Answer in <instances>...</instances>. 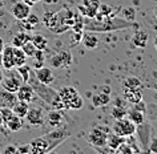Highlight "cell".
<instances>
[{
    "instance_id": "41",
    "label": "cell",
    "mask_w": 157,
    "mask_h": 154,
    "mask_svg": "<svg viewBox=\"0 0 157 154\" xmlns=\"http://www.w3.org/2000/svg\"><path fill=\"white\" fill-rule=\"evenodd\" d=\"M23 2H24V3H27V4H28V6H31V7H32L33 4H36L37 2H40V0H23Z\"/></svg>"
},
{
    "instance_id": "42",
    "label": "cell",
    "mask_w": 157,
    "mask_h": 154,
    "mask_svg": "<svg viewBox=\"0 0 157 154\" xmlns=\"http://www.w3.org/2000/svg\"><path fill=\"white\" fill-rule=\"evenodd\" d=\"M4 40H3V37H0V53H2V51H3V48H4Z\"/></svg>"
},
{
    "instance_id": "23",
    "label": "cell",
    "mask_w": 157,
    "mask_h": 154,
    "mask_svg": "<svg viewBox=\"0 0 157 154\" xmlns=\"http://www.w3.org/2000/svg\"><path fill=\"white\" fill-rule=\"evenodd\" d=\"M11 109H12V113L15 114V116H17V117H20V118H24L27 112H28V109H29V105H28V102L19 101L17 100Z\"/></svg>"
},
{
    "instance_id": "26",
    "label": "cell",
    "mask_w": 157,
    "mask_h": 154,
    "mask_svg": "<svg viewBox=\"0 0 157 154\" xmlns=\"http://www.w3.org/2000/svg\"><path fill=\"white\" fill-rule=\"evenodd\" d=\"M28 40H31V36L27 32H19L13 36L12 39V47H17V48H21L23 45L25 44Z\"/></svg>"
},
{
    "instance_id": "33",
    "label": "cell",
    "mask_w": 157,
    "mask_h": 154,
    "mask_svg": "<svg viewBox=\"0 0 157 154\" xmlns=\"http://www.w3.org/2000/svg\"><path fill=\"white\" fill-rule=\"evenodd\" d=\"M21 49H23V52L25 53L27 57H33V54L36 53V51H37V48L33 45V43L31 41V40L27 41L25 44L21 47Z\"/></svg>"
},
{
    "instance_id": "40",
    "label": "cell",
    "mask_w": 157,
    "mask_h": 154,
    "mask_svg": "<svg viewBox=\"0 0 157 154\" xmlns=\"http://www.w3.org/2000/svg\"><path fill=\"white\" fill-rule=\"evenodd\" d=\"M43 2H44L47 6H55V4H57L59 0H43Z\"/></svg>"
},
{
    "instance_id": "13",
    "label": "cell",
    "mask_w": 157,
    "mask_h": 154,
    "mask_svg": "<svg viewBox=\"0 0 157 154\" xmlns=\"http://www.w3.org/2000/svg\"><path fill=\"white\" fill-rule=\"evenodd\" d=\"M0 57H2V66L7 69H13L15 68V61H13V47L12 45H4L2 53H0Z\"/></svg>"
},
{
    "instance_id": "31",
    "label": "cell",
    "mask_w": 157,
    "mask_h": 154,
    "mask_svg": "<svg viewBox=\"0 0 157 154\" xmlns=\"http://www.w3.org/2000/svg\"><path fill=\"white\" fill-rule=\"evenodd\" d=\"M124 88H143V84L137 77H128L123 82Z\"/></svg>"
},
{
    "instance_id": "43",
    "label": "cell",
    "mask_w": 157,
    "mask_h": 154,
    "mask_svg": "<svg viewBox=\"0 0 157 154\" xmlns=\"http://www.w3.org/2000/svg\"><path fill=\"white\" fill-rule=\"evenodd\" d=\"M3 77H4V74H3V70L0 69V82H2V80H3Z\"/></svg>"
},
{
    "instance_id": "5",
    "label": "cell",
    "mask_w": 157,
    "mask_h": 154,
    "mask_svg": "<svg viewBox=\"0 0 157 154\" xmlns=\"http://www.w3.org/2000/svg\"><path fill=\"white\" fill-rule=\"evenodd\" d=\"M69 134H71L69 130H67L65 128H60V126H59L56 130H53V132L47 133L44 137L47 138V141H48V144H49V152H52L61 142H64L65 138L69 137Z\"/></svg>"
},
{
    "instance_id": "12",
    "label": "cell",
    "mask_w": 157,
    "mask_h": 154,
    "mask_svg": "<svg viewBox=\"0 0 157 154\" xmlns=\"http://www.w3.org/2000/svg\"><path fill=\"white\" fill-rule=\"evenodd\" d=\"M35 77L37 78L41 84H45V85H51L52 82L55 81V76H53V72L52 69L48 68V66H44L43 65L41 68H37L35 69Z\"/></svg>"
},
{
    "instance_id": "2",
    "label": "cell",
    "mask_w": 157,
    "mask_h": 154,
    "mask_svg": "<svg viewBox=\"0 0 157 154\" xmlns=\"http://www.w3.org/2000/svg\"><path fill=\"white\" fill-rule=\"evenodd\" d=\"M111 129L107 126H96L88 134V142L96 149H103L107 146V137Z\"/></svg>"
},
{
    "instance_id": "35",
    "label": "cell",
    "mask_w": 157,
    "mask_h": 154,
    "mask_svg": "<svg viewBox=\"0 0 157 154\" xmlns=\"http://www.w3.org/2000/svg\"><path fill=\"white\" fill-rule=\"evenodd\" d=\"M0 113H2V118H3V124H6V121L12 116V109L11 108H0Z\"/></svg>"
},
{
    "instance_id": "39",
    "label": "cell",
    "mask_w": 157,
    "mask_h": 154,
    "mask_svg": "<svg viewBox=\"0 0 157 154\" xmlns=\"http://www.w3.org/2000/svg\"><path fill=\"white\" fill-rule=\"evenodd\" d=\"M100 90H101V92H103V93H111V86H109V85H103V86H100Z\"/></svg>"
},
{
    "instance_id": "10",
    "label": "cell",
    "mask_w": 157,
    "mask_h": 154,
    "mask_svg": "<svg viewBox=\"0 0 157 154\" xmlns=\"http://www.w3.org/2000/svg\"><path fill=\"white\" fill-rule=\"evenodd\" d=\"M29 153L32 154H44V153H49V144L47 141V138L43 136V137H39V138H35L29 142Z\"/></svg>"
},
{
    "instance_id": "9",
    "label": "cell",
    "mask_w": 157,
    "mask_h": 154,
    "mask_svg": "<svg viewBox=\"0 0 157 154\" xmlns=\"http://www.w3.org/2000/svg\"><path fill=\"white\" fill-rule=\"evenodd\" d=\"M71 62H72V54L69 51H61L51 58V65L57 69L67 68L71 65Z\"/></svg>"
},
{
    "instance_id": "29",
    "label": "cell",
    "mask_w": 157,
    "mask_h": 154,
    "mask_svg": "<svg viewBox=\"0 0 157 154\" xmlns=\"http://www.w3.org/2000/svg\"><path fill=\"white\" fill-rule=\"evenodd\" d=\"M16 70H17V73L20 74V77H21L23 82H28L29 76H31V72H32V69H31L27 64H24V65L16 66Z\"/></svg>"
},
{
    "instance_id": "20",
    "label": "cell",
    "mask_w": 157,
    "mask_h": 154,
    "mask_svg": "<svg viewBox=\"0 0 157 154\" xmlns=\"http://www.w3.org/2000/svg\"><path fill=\"white\" fill-rule=\"evenodd\" d=\"M81 43L87 49H96L97 45H99V37L96 36L93 32L85 33L81 37Z\"/></svg>"
},
{
    "instance_id": "3",
    "label": "cell",
    "mask_w": 157,
    "mask_h": 154,
    "mask_svg": "<svg viewBox=\"0 0 157 154\" xmlns=\"http://www.w3.org/2000/svg\"><path fill=\"white\" fill-rule=\"evenodd\" d=\"M7 76L3 77L2 82H0V85H2V88H4L6 90H8V92H12V93H16L17 89L20 88V85L23 84V80L20 77V74L17 73L16 69H7Z\"/></svg>"
},
{
    "instance_id": "32",
    "label": "cell",
    "mask_w": 157,
    "mask_h": 154,
    "mask_svg": "<svg viewBox=\"0 0 157 154\" xmlns=\"http://www.w3.org/2000/svg\"><path fill=\"white\" fill-rule=\"evenodd\" d=\"M112 117L115 118V120H121V118H124V117H127V109L124 108V106H113L112 108Z\"/></svg>"
},
{
    "instance_id": "36",
    "label": "cell",
    "mask_w": 157,
    "mask_h": 154,
    "mask_svg": "<svg viewBox=\"0 0 157 154\" xmlns=\"http://www.w3.org/2000/svg\"><path fill=\"white\" fill-rule=\"evenodd\" d=\"M148 152L157 153V137H153L152 136L151 141H149V145H148Z\"/></svg>"
},
{
    "instance_id": "44",
    "label": "cell",
    "mask_w": 157,
    "mask_h": 154,
    "mask_svg": "<svg viewBox=\"0 0 157 154\" xmlns=\"http://www.w3.org/2000/svg\"><path fill=\"white\" fill-rule=\"evenodd\" d=\"M0 125H4V124H3V118H2V113H0Z\"/></svg>"
},
{
    "instance_id": "8",
    "label": "cell",
    "mask_w": 157,
    "mask_h": 154,
    "mask_svg": "<svg viewBox=\"0 0 157 154\" xmlns=\"http://www.w3.org/2000/svg\"><path fill=\"white\" fill-rule=\"evenodd\" d=\"M29 13H31V6H28L23 0H19V2L13 3L12 7H11V15L19 21L24 20Z\"/></svg>"
},
{
    "instance_id": "21",
    "label": "cell",
    "mask_w": 157,
    "mask_h": 154,
    "mask_svg": "<svg viewBox=\"0 0 157 154\" xmlns=\"http://www.w3.org/2000/svg\"><path fill=\"white\" fill-rule=\"evenodd\" d=\"M111 102V96L108 93H96L92 96V105L95 108H100V106H105Z\"/></svg>"
},
{
    "instance_id": "45",
    "label": "cell",
    "mask_w": 157,
    "mask_h": 154,
    "mask_svg": "<svg viewBox=\"0 0 157 154\" xmlns=\"http://www.w3.org/2000/svg\"><path fill=\"white\" fill-rule=\"evenodd\" d=\"M3 6H4V2H3V0H0V8H2Z\"/></svg>"
},
{
    "instance_id": "38",
    "label": "cell",
    "mask_w": 157,
    "mask_h": 154,
    "mask_svg": "<svg viewBox=\"0 0 157 154\" xmlns=\"http://www.w3.org/2000/svg\"><path fill=\"white\" fill-rule=\"evenodd\" d=\"M17 153H21V154H25V153H29V145H20L19 148H16Z\"/></svg>"
},
{
    "instance_id": "17",
    "label": "cell",
    "mask_w": 157,
    "mask_h": 154,
    "mask_svg": "<svg viewBox=\"0 0 157 154\" xmlns=\"http://www.w3.org/2000/svg\"><path fill=\"white\" fill-rule=\"evenodd\" d=\"M125 141H127V140H125V137H121V136H119V134H116V133H111V132H109L108 137H107V146L109 148V150L116 152V150L119 149Z\"/></svg>"
},
{
    "instance_id": "30",
    "label": "cell",
    "mask_w": 157,
    "mask_h": 154,
    "mask_svg": "<svg viewBox=\"0 0 157 154\" xmlns=\"http://www.w3.org/2000/svg\"><path fill=\"white\" fill-rule=\"evenodd\" d=\"M83 105H84L83 98H81L80 94H77L76 97L72 98V100L67 104V108H68V109H73V110H78V109L83 108Z\"/></svg>"
},
{
    "instance_id": "28",
    "label": "cell",
    "mask_w": 157,
    "mask_h": 154,
    "mask_svg": "<svg viewBox=\"0 0 157 154\" xmlns=\"http://www.w3.org/2000/svg\"><path fill=\"white\" fill-rule=\"evenodd\" d=\"M31 41H32L33 45L40 51H45L47 45H48V40H47L43 35H33V36H31Z\"/></svg>"
},
{
    "instance_id": "16",
    "label": "cell",
    "mask_w": 157,
    "mask_h": 154,
    "mask_svg": "<svg viewBox=\"0 0 157 154\" xmlns=\"http://www.w3.org/2000/svg\"><path fill=\"white\" fill-rule=\"evenodd\" d=\"M143 88H124V98L131 104H137L143 100Z\"/></svg>"
},
{
    "instance_id": "18",
    "label": "cell",
    "mask_w": 157,
    "mask_h": 154,
    "mask_svg": "<svg viewBox=\"0 0 157 154\" xmlns=\"http://www.w3.org/2000/svg\"><path fill=\"white\" fill-rule=\"evenodd\" d=\"M57 93H59V97L61 98V101H63V104H64L65 108H67V104L78 94V92L73 88V86H64V88H61Z\"/></svg>"
},
{
    "instance_id": "34",
    "label": "cell",
    "mask_w": 157,
    "mask_h": 154,
    "mask_svg": "<svg viewBox=\"0 0 157 154\" xmlns=\"http://www.w3.org/2000/svg\"><path fill=\"white\" fill-rule=\"evenodd\" d=\"M121 12H123V19H125V20H128V21H133V20H135V15H136L135 8L128 7V8H124Z\"/></svg>"
},
{
    "instance_id": "22",
    "label": "cell",
    "mask_w": 157,
    "mask_h": 154,
    "mask_svg": "<svg viewBox=\"0 0 157 154\" xmlns=\"http://www.w3.org/2000/svg\"><path fill=\"white\" fill-rule=\"evenodd\" d=\"M47 121H48V124L51 126H53V128H59V126L61 125V122H63L61 110H57V109L51 110V112L48 113V116H47Z\"/></svg>"
},
{
    "instance_id": "19",
    "label": "cell",
    "mask_w": 157,
    "mask_h": 154,
    "mask_svg": "<svg viewBox=\"0 0 157 154\" xmlns=\"http://www.w3.org/2000/svg\"><path fill=\"white\" fill-rule=\"evenodd\" d=\"M148 39H149L148 32H145V31H137L132 39V44L137 47V48H145L148 44Z\"/></svg>"
},
{
    "instance_id": "7",
    "label": "cell",
    "mask_w": 157,
    "mask_h": 154,
    "mask_svg": "<svg viewBox=\"0 0 157 154\" xmlns=\"http://www.w3.org/2000/svg\"><path fill=\"white\" fill-rule=\"evenodd\" d=\"M136 133L137 136H139V140L141 142V145L144 146V152H148V145H149V141H151L152 138V126L149 124H143L137 125L136 126Z\"/></svg>"
},
{
    "instance_id": "6",
    "label": "cell",
    "mask_w": 157,
    "mask_h": 154,
    "mask_svg": "<svg viewBox=\"0 0 157 154\" xmlns=\"http://www.w3.org/2000/svg\"><path fill=\"white\" fill-rule=\"evenodd\" d=\"M24 118H27V122H28L29 125H33V126H41V125H44V122H45L44 112H43V109L37 108V106L29 108Z\"/></svg>"
},
{
    "instance_id": "47",
    "label": "cell",
    "mask_w": 157,
    "mask_h": 154,
    "mask_svg": "<svg viewBox=\"0 0 157 154\" xmlns=\"http://www.w3.org/2000/svg\"><path fill=\"white\" fill-rule=\"evenodd\" d=\"M155 16H156V19H157V7L155 8Z\"/></svg>"
},
{
    "instance_id": "4",
    "label": "cell",
    "mask_w": 157,
    "mask_h": 154,
    "mask_svg": "<svg viewBox=\"0 0 157 154\" xmlns=\"http://www.w3.org/2000/svg\"><path fill=\"white\" fill-rule=\"evenodd\" d=\"M112 132L119 134L121 137H132L136 133V125L127 117L121 118V120H115V124L112 126Z\"/></svg>"
},
{
    "instance_id": "46",
    "label": "cell",
    "mask_w": 157,
    "mask_h": 154,
    "mask_svg": "<svg viewBox=\"0 0 157 154\" xmlns=\"http://www.w3.org/2000/svg\"><path fill=\"white\" fill-rule=\"evenodd\" d=\"M155 48H156V49H157V37H156V39H155Z\"/></svg>"
},
{
    "instance_id": "25",
    "label": "cell",
    "mask_w": 157,
    "mask_h": 154,
    "mask_svg": "<svg viewBox=\"0 0 157 154\" xmlns=\"http://www.w3.org/2000/svg\"><path fill=\"white\" fill-rule=\"evenodd\" d=\"M4 125L8 128V130H11V132H19V130L23 128V118L12 114V116L6 121Z\"/></svg>"
},
{
    "instance_id": "24",
    "label": "cell",
    "mask_w": 157,
    "mask_h": 154,
    "mask_svg": "<svg viewBox=\"0 0 157 154\" xmlns=\"http://www.w3.org/2000/svg\"><path fill=\"white\" fill-rule=\"evenodd\" d=\"M127 118L128 120H131L133 124H135L136 126L143 124L144 122V112L143 110H139L136 108H133L131 110H127Z\"/></svg>"
},
{
    "instance_id": "11",
    "label": "cell",
    "mask_w": 157,
    "mask_h": 154,
    "mask_svg": "<svg viewBox=\"0 0 157 154\" xmlns=\"http://www.w3.org/2000/svg\"><path fill=\"white\" fill-rule=\"evenodd\" d=\"M84 4L85 6H80L81 13L84 15L85 17L93 19L96 16V13L99 12V7H100V0H84Z\"/></svg>"
},
{
    "instance_id": "14",
    "label": "cell",
    "mask_w": 157,
    "mask_h": 154,
    "mask_svg": "<svg viewBox=\"0 0 157 154\" xmlns=\"http://www.w3.org/2000/svg\"><path fill=\"white\" fill-rule=\"evenodd\" d=\"M16 97L19 101H24V102H32L35 98V92L28 82H23L20 85V88L17 89L16 92Z\"/></svg>"
},
{
    "instance_id": "37",
    "label": "cell",
    "mask_w": 157,
    "mask_h": 154,
    "mask_svg": "<svg viewBox=\"0 0 157 154\" xmlns=\"http://www.w3.org/2000/svg\"><path fill=\"white\" fill-rule=\"evenodd\" d=\"M15 153H17V150H16V146L8 145V146H7V148L4 149V154H15Z\"/></svg>"
},
{
    "instance_id": "27",
    "label": "cell",
    "mask_w": 157,
    "mask_h": 154,
    "mask_svg": "<svg viewBox=\"0 0 157 154\" xmlns=\"http://www.w3.org/2000/svg\"><path fill=\"white\" fill-rule=\"evenodd\" d=\"M13 61H15V68L27 64V56H25V53L23 52L21 48L13 47Z\"/></svg>"
},
{
    "instance_id": "15",
    "label": "cell",
    "mask_w": 157,
    "mask_h": 154,
    "mask_svg": "<svg viewBox=\"0 0 157 154\" xmlns=\"http://www.w3.org/2000/svg\"><path fill=\"white\" fill-rule=\"evenodd\" d=\"M16 101H17L16 93L8 92L4 88L0 89V108H12Z\"/></svg>"
},
{
    "instance_id": "1",
    "label": "cell",
    "mask_w": 157,
    "mask_h": 154,
    "mask_svg": "<svg viewBox=\"0 0 157 154\" xmlns=\"http://www.w3.org/2000/svg\"><path fill=\"white\" fill-rule=\"evenodd\" d=\"M133 23L128 21L125 19H119L116 16L113 17H107L101 21H97L95 19H92L91 21L84 23V29L89 31V32H113V31L119 29H128L132 28Z\"/></svg>"
}]
</instances>
